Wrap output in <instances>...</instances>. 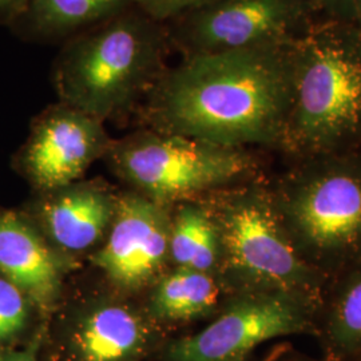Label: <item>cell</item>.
<instances>
[{"instance_id":"6da1fadb","label":"cell","mask_w":361,"mask_h":361,"mask_svg":"<svg viewBox=\"0 0 361 361\" xmlns=\"http://www.w3.org/2000/svg\"><path fill=\"white\" fill-rule=\"evenodd\" d=\"M293 42L182 58L137 114L147 129L277 152L292 102Z\"/></svg>"},{"instance_id":"7a4b0ae2","label":"cell","mask_w":361,"mask_h":361,"mask_svg":"<svg viewBox=\"0 0 361 361\" xmlns=\"http://www.w3.org/2000/svg\"><path fill=\"white\" fill-rule=\"evenodd\" d=\"M171 54L166 25L133 7L62 43L52 85L59 102L102 122L118 119L138 111Z\"/></svg>"},{"instance_id":"3957f363","label":"cell","mask_w":361,"mask_h":361,"mask_svg":"<svg viewBox=\"0 0 361 361\" xmlns=\"http://www.w3.org/2000/svg\"><path fill=\"white\" fill-rule=\"evenodd\" d=\"M292 102L277 153L286 162L361 152V34L317 18L292 47Z\"/></svg>"},{"instance_id":"277c9868","label":"cell","mask_w":361,"mask_h":361,"mask_svg":"<svg viewBox=\"0 0 361 361\" xmlns=\"http://www.w3.org/2000/svg\"><path fill=\"white\" fill-rule=\"evenodd\" d=\"M273 205L298 255L326 280L361 264V152L286 162Z\"/></svg>"},{"instance_id":"5b68a950","label":"cell","mask_w":361,"mask_h":361,"mask_svg":"<svg viewBox=\"0 0 361 361\" xmlns=\"http://www.w3.org/2000/svg\"><path fill=\"white\" fill-rule=\"evenodd\" d=\"M268 176L205 194L221 245L219 277L226 292H276L317 308L326 279L298 255L273 205Z\"/></svg>"},{"instance_id":"8992f818","label":"cell","mask_w":361,"mask_h":361,"mask_svg":"<svg viewBox=\"0 0 361 361\" xmlns=\"http://www.w3.org/2000/svg\"><path fill=\"white\" fill-rule=\"evenodd\" d=\"M104 158L122 180L164 207L267 177L265 159L255 149L152 129L113 141Z\"/></svg>"},{"instance_id":"52a82bcc","label":"cell","mask_w":361,"mask_h":361,"mask_svg":"<svg viewBox=\"0 0 361 361\" xmlns=\"http://www.w3.org/2000/svg\"><path fill=\"white\" fill-rule=\"evenodd\" d=\"M317 19L304 0H209L168 23L180 58L295 42Z\"/></svg>"},{"instance_id":"ba28073f","label":"cell","mask_w":361,"mask_h":361,"mask_svg":"<svg viewBox=\"0 0 361 361\" xmlns=\"http://www.w3.org/2000/svg\"><path fill=\"white\" fill-rule=\"evenodd\" d=\"M316 307L298 297L258 292L231 296L214 320L169 345L168 361H245L259 345L313 336Z\"/></svg>"},{"instance_id":"9c48e42d","label":"cell","mask_w":361,"mask_h":361,"mask_svg":"<svg viewBox=\"0 0 361 361\" xmlns=\"http://www.w3.org/2000/svg\"><path fill=\"white\" fill-rule=\"evenodd\" d=\"M170 222L166 207L134 194L116 200L104 244L94 264L118 288L138 290L154 284L170 262Z\"/></svg>"},{"instance_id":"30bf717a","label":"cell","mask_w":361,"mask_h":361,"mask_svg":"<svg viewBox=\"0 0 361 361\" xmlns=\"http://www.w3.org/2000/svg\"><path fill=\"white\" fill-rule=\"evenodd\" d=\"M111 143L101 119L59 102L39 116L22 162L40 189L55 192L75 183Z\"/></svg>"},{"instance_id":"8fae6325","label":"cell","mask_w":361,"mask_h":361,"mask_svg":"<svg viewBox=\"0 0 361 361\" xmlns=\"http://www.w3.org/2000/svg\"><path fill=\"white\" fill-rule=\"evenodd\" d=\"M154 341L153 328L123 302L98 301L80 310L66 329L70 361H140Z\"/></svg>"},{"instance_id":"7c38bea8","label":"cell","mask_w":361,"mask_h":361,"mask_svg":"<svg viewBox=\"0 0 361 361\" xmlns=\"http://www.w3.org/2000/svg\"><path fill=\"white\" fill-rule=\"evenodd\" d=\"M67 264L27 222L0 214V274L42 310L56 302Z\"/></svg>"},{"instance_id":"4fadbf2b","label":"cell","mask_w":361,"mask_h":361,"mask_svg":"<svg viewBox=\"0 0 361 361\" xmlns=\"http://www.w3.org/2000/svg\"><path fill=\"white\" fill-rule=\"evenodd\" d=\"M116 200L97 183H73L55 190L40 210L44 231L65 252H85L106 238Z\"/></svg>"},{"instance_id":"5bb4252c","label":"cell","mask_w":361,"mask_h":361,"mask_svg":"<svg viewBox=\"0 0 361 361\" xmlns=\"http://www.w3.org/2000/svg\"><path fill=\"white\" fill-rule=\"evenodd\" d=\"M312 337L326 360L360 356L361 264L326 281L314 312Z\"/></svg>"},{"instance_id":"9a60e30c","label":"cell","mask_w":361,"mask_h":361,"mask_svg":"<svg viewBox=\"0 0 361 361\" xmlns=\"http://www.w3.org/2000/svg\"><path fill=\"white\" fill-rule=\"evenodd\" d=\"M229 297L217 274L176 268L154 283L149 310L155 320L186 323L216 316Z\"/></svg>"},{"instance_id":"2e32d148","label":"cell","mask_w":361,"mask_h":361,"mask_svg":"<svg viewBox=\"0 0 361 361\" xmlns=\"http://www.w3.org/2000/svg\"><path fill=\"white\" fill-rule=\"evenodd\" d=\"M133 7L137 0H31L19 22L35 38L62 44Z\"/></svg>"},{"instance_id":"e0dca14e","label":"cell","mask_w":361,"mask_h":361,"mask_svg":"<svg viewBox=\"0 0 361 361\" xmlns=\"http://www.w3.org/2000/svg\"><path fill=\"white\" fill-rule=\"evenodd\" d=\"M170 262L219 276L221 245L216 221L202 198L180 202L170 222Z\"/></svg>"},{"instance_id":"ac0fdd59","label":"cell","mask_w":361,"mask_h":361,"mask_svg":"<svg viewBox=\"0 0 361 361\" xmlns=\"http://www.w3.org/2000/svg\"><path fill=\"white\" fill-rule=\"evenodd\" d=\"M26 295L13 283L0 277V345L13 340L26 326L28 302Z\"/></svg>"},{"instance_id":"d6986e66","label":"cell","mask_w":361,"mask_h":361,"mask_svg":"<svg viewBox=\"0 0 361 361\" xmlns=\"http://www.w3.org/2000/svg\"><path fill=\"white\" fill-rule=\"evenodd\" d=\"M209 0H137V7L161 23L188 13Z\"/></svg>"},{"instance_id":"ffe728a7","label":"cell","mask_w":361,"mask_h":361,"mask_svg":"<svg viewBox=\"0 0 361 361\" xmlns=\"http://www.w3.org/2000/svg\"><path fill=\"white\" fill-rule=\"evenodd\" d=\"M317 18L349 20L355 0H304Z\"/></svg>"},{"instance_id":"44dd1931","label":"cell","mask_w":361,"mask_h":361,"mask_svg":"<svg viewBox=\"0 0 361 361\" xmlns=\"http://www.w3.org/2000/svg\"><path fill=\"white\" fill-rule=\"evenodd\" d=\"M265 361H361V355L356 357L344 359V360H326L322 356L314 357V356L307 355L286 343V344H281V345H277L271 349V355Z\"/></svg>"},{"instance_id":"7402d4cb","label":"cell","mask_w":361,"mask_h":361,"mask_svg":"<svg viewBox=\"0 0 361 361\" xmlns=\"http://www.w3.org/2000/svg\"><path fill=\"white\" fill-rule=\"evenodd\" d=\"M31 0H0V22L13 25L22 19Z\"/></svg>"},{"instance_id":"603a6c76","label":"cell","mask_w":361,"mask_h":361,"mask_svg":"<svg viewBox=\"0 0 361 361\" xmlns=\"http://www.w3.org/2000/svg\"><path fill=\"white\" fill-rule=\"evenodd\" d=\"M0 361H38L35 352L31 349H3L0 350Z\"/></svg>"},{"instance_id":"cb8c5ba5","label":"cell","mask_w":361,"mask_h":361,"mask_svg":"<svg viewBox=\"0 0 361 361\" xmlns=\"http://www.w3.org/2000/svg\"><path fill=\"white\" fill-rule=\"evenodd\" d=\"M349 22L356 27L361 34V0H355Z\"/></svg>"},{"instance_id":"d4e9b609","label":"cell","mask_w":361,"mask_h":361,"mask_svg":"<svg viewBox=\"0 0 361 361\" xmlns=\"http://www.w3.org/2000/svg\"><path fill=\"white\" fill-rule=\"evenodd\" d=\"M245 361H249V359H247V360H245Z\"/></svg>"}]
</instances>
